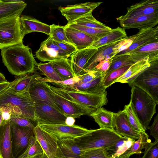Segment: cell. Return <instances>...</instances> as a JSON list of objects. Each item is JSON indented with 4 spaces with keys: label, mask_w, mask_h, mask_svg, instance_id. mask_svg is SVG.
Wrapping results in <instances>:
<instances>
[{
    "label": "cell",
    "mask_w": 158,
    "mask_h": 158,
    "mask_svg": "<svg viewBox=\"0 0 158 158\" xmlns=\"http://www.w3.org/2000/svg\"><path fill=\"white\" fill-rule=\"evenodd\" d=\"M1 55L4 65L14 75L32 73L37 66L31 49L23 43L1 49Z\"/></svg>",
    "instance_id": "6da1fadb"
},
{
    "label": "cell",
    "mask_w": 158,
    "mask_h": 158,
    "mask_svg": "<svg viewBox=\"0 0 158 158\" xmlns=\"http://www.w3.org/2000/svg\"><path fill=\"white\" fill-rule=\"evenodd\" d=\"M3 107L10 109L11 115L24 117L35 122L34 103L28 92L15 94L9 86L0 93V109Z\"/></svg>",
    "instance_id": "7a4b0ae2"
},
{
    "label": "cell",
    "mask_w": 158,
    "mask_h": 158,
    "mask_svg": "<svg viewBox=\"0 0 158 158\" xmlns=\"http://www.w3.org/2000/svg\"><path fill=\"white\" fill-rule=\"evenodd\" d=\"M123 137L114 129L100 128L90 130L75 140L82 151H86L98 148L108 149Z\"/></svg>",
    "instance_id": "3957f363"
},
{
    "label": "cell",
    "mask_w": 158,
    "mask_h": 158,
    "mask_svg": "<svg viewBox=\"0 0 158 158\" xmlns=\"http://www.w3.org/2000/svg\"><path fill=\"white\" fill-rule=\"evenodd\" d=\"M131 87L130 102L136 117L146 131L156 112L157 104L147 93L138 87Z\"/></svg>",
    "instance_id": "277c9868"
},
{
    "label": "cell",
    "mask_w": 158,
    "mask_h": 158,
    "mask_svg": "<svg viewBox=\"0 0 158 158\" xmlns=\"http://www.w3.org/2000/svg\"><path fill=\"white\" fill-rule=\"evenodd\" d=\"M150 65L129 80L127 83L130 86L141 89L158 104V62L150 63Z\"/></svg>",
    "instance_id": "5b68a950"
},
{
    "label": "cell",
    "mask_w": 158,
    "mask_h": 158,
    "mask_svg": "<svg viewBox=\"0 0 158 158\" xmlns=\"http://www.w3.org/2000/svg\"><path fill=\"white\" fill-rule=\"evenodd\" d=\"M46 84L52 91L63 98L96 109L106 105L108 102L106 91L103 94L98 95L55 87L47 82Z\"/></svg>",
    "instance_id": "8992f818"
},
{
    "label": "cell",
    "mask_w": 158,
    "mask_h": 158,
    "mask_svg": "<svg viewBox=\"0 0 158 158\" xmlns=\"http://www.w3.org/2000/svg\"><path fill=\"white\" fill-rule=\"evenodd\" d=\"M20 16L0 20V49L23 43Z\"/></svg>",
    "instance_id": "52a82bcc"
},
{
    "label": "cell",
    "mask_w": 158,
    "mask_h": 158,
    "mask_svg": "<svg viewBox=\"0 0 158 158\" xmlns=\"http://www.w3.org/2000/svg\"><path fill=\"white\" fill-rule=\"evenodd\" d=\"M47 91L59 110L67 117L77 118L84 115H90L96 109L67 99L51 90L44 82Z\"/></svg>",
    "instance_id": "ba28073f"
},
{
    "label": "cell",
    "mask_w": 158,
    "mask_h": 158,
    "mask_svg": "<svg viewBox=\"0 0 158 158\" xmlns=\"http://www.w3.org/2000/svg\"><path fill=\"white\" fill-rule=\"evenodd\" d=\"M33 135V129L19 126L10 121V136L14 158H21Z\"/></svg>",
    "instance_id": "9c48e42d"
},
{
    "label": "cell",
    "mask_w": 158,
    "mask_h": 158,
    "mask_svg": "<svg viewBox=\"0 0 158 158\" xmlns=\"http://www.w3.org/2000/svg\"><path fill=\"white\" fill-rule=\"evenodd\" d=\"M37 125L57 140L75 139L84 135L90 130L77 125L69 126L65 123L56 125L37 124Z\"/></svg>",
    "instance_id": "30bf717a"
},
{
    "label": "cell",
    "mask_w": 158,
    "mask_h": 158,
    "mask_svg": "<svg viewBox=\"0 0 158 158\" xmlns=\"http://www.w3.org/2000/svg\"><path fill=\"white\" fill-rule=\"evenodd\" d=\"M34 103L35 120L37 124L56 125L65 123L67 117L57 108L43 103Z\"/></svg>",
    "instance_id": "8fae6325"
},
{
    "label": "cell",
    "mask_w": 158,
    "mask_h": 158,
    "mask_svg": "<svg viewBox=\"0 0 158 158\" xmlns=\"http://www.w3.org/2000/svg\"><path fill=\"white\" fill-rule=\"evenodd\" d=\"M35 56L41 61L49 62L67 59L70 56L49 37L41 43Z\"/></svg>",
    "instance_id": "7c38bea8"
},
{
    "label": "cell",
    "mask_w": 158,
    "mask_h": 158,
    "mask_svg": "<svg viewBox=\"0 0 158 158\" xmlns=\"http://www.w3.org/2000/svg\"><path fill=\"white\" fill-rule=\"evenodd\" d=\"M102 2H87L68 5L65 7L60 6L58 10L68 21L67 23H69L92 12Z\"/></svg>",
    "instance_id": "4fadbf2b"
},
{
    "label": "cell",
    "mask_w": 158,
    "mask_h": 158,
    "mask_svg": "<svg viewBox=\"0 0 158 158\" xmlns=\"http://www.w3.org/2000/svg\"><path fill=\"white\" fill-rule=\"evenodd\" d=\"M125 38L117 42L98 48L97 51L85 65L84 73L92 70L101 61L108 58H112L117 55V52L124 43Z\"/></svg>",
    "instance_id": "5bb4252c"
},
{
    "label": "cell",
    "mask_w": 158,
    "mask_h": 158,
    "mask_svg": "<svg viewBox=\"0 0 158 158\" xmlns=\"http://www.w3.org/2000/svg\"><path fill=\"white\" fill-rule=\"evenodd\" d=\"M152 15H158V0L141 1L128 7L127 13L119 17L125 19Z\"/></svg>",
    "instance_id": "9a60e30c"
},
{
    "label": "cell",
    "mask_w": 158,
    "mask_h": 158,
    "mask_svg": "<svg viewBox=\"0 0 158 158\" xmlns=\"http://www.w3.org/2000/svg\"><path fill=\"white\" fill-rule=\"evenodd\" d=\"M116 19L124 29L135 28L139 30L155 27L158 23V15L141 16L125 19L119 17Z\"/></svg>",
    "instance_id": "2e32d148"
},
{
    "label": "cell",
    "mask_w": 158,
    "mask_h": 158,
    "mask_svg": "<svg viewBox=\"0 0 158 158\" xmlns=\"http://www.w3.org/2000/svg\"><path fill=\"white\" fill-rule=\"evenodd\" d=\"M114 121L115 131L119 135L135 140L139 139L141 132L135 130L131 126L124 110L114 113Z\"/></svg>",
    "instance_id": "e0dca14e"
},
{
    "label": "cell",
    "mask_w": 158,
    "mask_h": 158,
    "mask_svg": "<svg viewBox=\"0 0 158 158\" xmlns=\"http://www.w3.org/2000/svg\"><path fill=\"white\" fill-rule=\"evenodd\" d=\"M33 132L35 139L48 158H56L58 148L57 140L37 125L34 129Z\"/></svg>",
    "instance_id": "ac0fdd59"
},
{
    "label": "cell",
    "mask_w": 158,
    "mask_h": 158,
    "mask_svg": "<svg viewBox=\"0 0 158 158\" xmlns=\"http://www.w3.org/2000/svg\"><path fill=\"white\" fill-rule=\"evenodd\" d=\"M158 42V27L142 29L135 34V38L131 46L118 54H126L147 44Z\"/></svg>",
    "instance_id": "d6986e66"
},
{
    "label": "cell",
    "mask_w": 158,
    "mask_h": 158,
    "mask_svg": "<svg viewBox=\"0 0 158 158\" xmlns=\"http://www.w3.org/2000/svg\"><path fill=\"white\" fill-rule=\"evenodd\" d=\"M67 39L77 50L89 48L98 40L78 30L65 26Z\"/></svg>",
    "instance_id": "ffe728a7"
},
{
    "label": "cell",
    "mask_w": 158,
    "mask_h": 158,
    "mask_svg": "<svg viewBox=\"0 0 158 158\" xmlns=\"http://www.w3.org/2000/svg\"><path fill=\"white\" fill-rule=\"evenodd\" d=\"M97 50L98 49L88 48L77 50L71 55L70 62L75 76L84 73L85 65Z\"/></svg>",
    "instance_id": "44dd1931"
},
{
    "label": "cell",
    "mask_w": 158,
    "mask_h": 158,
    "mask_svg": "<svg viewBox=\"0 0 158 158\" xmlns=\"http://www.w3.org/2000/svg\"><path fill=\"white\" fill-rule=\"evenodd\" d=\"M135 63L147 58L150 63L158 60V42L145 45L126 53Z\"/></svg>",
    "instance_id": "7402d4cb"
},
{
    "label": "cell",
    "mask_w": 158,
    "mask_h": 158,
    "mask_svg": "<svg viewBox=\"0 0 158 158\" xmlns=\"http://www.w3.org/2000/svg\"><path fill=\"white\" fill-rule=\"evenodd\" d=\"M28 92L34 102L47 104L55 107L59 110L51 98L44 82L37 80L35 78L29 88Z\"/></svg>",
    "instance_id": "603a6c76"
},
{
    "label": "cell",
    "mask_w": 158,
    "mask_h": 158,
    "mask_svg": "<svg viewBox=\"0 0 158 158\" xmlns=\"http://www.w3.org/2000/svg\"><path fill=\"white\" fill-rule=\"evenodd\" d=\"M103 77L104 75L102 74L89 82L76 83L66 86L62 88L91 94L102 95L106 92V89L102 83Z\"/></svg>",
    "instance_id": "cb8c5ba5"
},
{
    "label": "cell",
    "mask_w": 158,
    "mask_h": 158,
    "mask_svg": "<svg viewBox=\"0 0 158 158\" xmlns=\"http://www.w3.org/2000/svg\"><path fill=\"white\" fill-rule=\"evenodd\" d=\"M19 20L22 32L24 36L27 34L33 32H39L48 35H49L50 25L25 15L20 16Z\"/></svg>",
    "instance_id": "d4e9b609"
},
{
    "label": "cell",
    "mask_w": 158,
    "mask_h": 158,
    "mask_svg": "<svg viewBox=\"0 0 158 158\" xmlns=\"http://www.w3.org/2000/svg\"><path fill=\"white\" fill-rule=\"evenodd\" d=\"M27 5L21 0H0V20L20 16Z\"/></svg>",
    "instance_id": "484cf974"
},
{
    "label": "cell",
    "mask_w": 158,
    "mask_h": 158,
    "mask_svg": "<svg viewBox=\"0 0 158 158\" xmlns=\"http://www.w3.org/2000/svg\"><path fill=\"white\" fill-rule=\"evenodd\" d=\"M0 158H14L10 136V121H3L0 126Z\"/></svg>",
    "instance_id": "4316f807"
},
{
    "label": "cell",
    "mask_w": 158,
    "mask_h": 158,
    "mask_svg": "<svg viewBox=\"0 0 158 158\" xmlns=\"http://www.w3.org/2000/svg\"><path fill=\"white\" fill-rule=\"evenodd\" d=\"M58 147L66 158H83L85 151L78 146L75 139L57 140Z\"/></svg>",
    "instance_id": "83f0119b"
},
{
    "label": "cell",
    "mask_w": 158,
    "mask_h": 158,
    "mask_svg": "<svg viewBox=\"0 0 158 158\" xmlns=\"http://www.w3.org/2000/svg\"><path fill=\"white\" fill-rule=\"evenodd\" d=\"M127 37L125 29L118 27L112 29L108 34L94 42L89 48L98 49L102 46L117 42Z\"/></svg>",
    "instance_id": "f1b7e54d"
},
{
    "label": "cell",
    "mask_w": 158,
    "mask_h": 158,
    "mask_svg": "<svg viewBox=\"0 0 158 158\" xmlns=\"http://www.w3.org/2000/svg\"><path fill=\"white\" fill-rule=\"evenodd\" d=\"M114 113L101 107L96 109L90 115L100 128L114 129Z\"/></svg>",
    "instance_id": "f546056e"
},
{
    "label": "cell",
    "mask_w": 158,
    "mask_h": 158,
    "mask_svg": "<svg viewBox=\"0 0 158 158\" xmlns=\"http://www.w3.org/2000/svg\"><path fill=\"white\" fill-rule=\"evenodd\" d=\"M36 74L31 75H21L14 81L10 82L9 88L14 93L21 94L28 92Z\"/></svg>",
    "instance_id": "4dcf8cb0"
},
{
    "label": "cell",
    "mask_w": 158,
    "mask_h": 158,
    "mask_svg": "<svg viewBox=\"0 0 158 158\" xmlns=\"http://www.w3.org/2000/svg\"><path fill=\"white\" fill-rule=\"evenodd\" d=\"M150 65L147 58L139 60L131 65L123 74L115 81L114 83L116 82L127 83L129 80Z\"/></svg>",
    "instance_id": "1f68e13d"
},
{
    "label": "cell",
    "mask_w": 158,
    "mask_h": 158,
    "mask_svg": "<svg viewBox=\"0 0 158 158\" xmlns=\"http://www.w3.org/2000/svg\"><path fill=\"white\" fill-rule=\"evenodd\" d=\"M51 62L54 69L62 81L72 78L75 76L70 61L68 59H61Z\"/></svg>",
    "instance_id": "d6a6232c"
},
{
    "label": "cell",
    "mask_w": 158,
    "mask_h": 158,
    "mask_svg": "<svg viewBox=\"0 0 158 158\" xmlns=\"http://www.w3.org/2000/svg\"><path fill=\"white\" fill-rule=\"evenodd\" d=\"M149 136L145 132H141L138 139L135 141L130 148L119 156L114 158H129L134 154H140L144 149L147 143L149 140Z\"/></svg>",
    "instance_id": "836d02e7"
},
{
    "label": "cell",
    "mask_w": 158,
    "mask_h": 158,
    "mask_svg": "<svg viewBox=\"0 0 158 158\" xmlns=\"http://www.w3.org/2000/svg\"><path fill=\"white\" fill-rule=\"evenodd\" d=\"M135 140L123 137L107 149L110 158L118 157L129 149Z\"/></svg>",
    "instance_id": "e575fe53"
},
{
    "label": "cell",
    "mask_w": 158,
    "mask_h": 158,
    "mask_svg": "<svg viewBox=\"0 0 158 158\" xmlns=\"http://www.w3.org/2000/svg\"><path fill=\"white\" fill-rule=\"evenodd\" d=\"M71 23L97 29H112L97 20L93 15L92 12L89 13L75 21L67 24Z\"/></svg>",
    "instance_id": "d590c367"
},
{
    "label": "cell",
    "mask_w": 158,
    "mask_h": 158,
    "mask_svg": "<svg viewBox=\"0 0 158 158\" xmlns=\"http://www.w3.org/2000/svg\"><path fill=\"white\" fill-rule=\"evenodd\" d=\"M135 63L131 60L130 56L128 54H117L115 55L112 58L111 64L105 73L103 80L114 70L124 66L132 65Z\"/></svg>",
    "instance_id": "8d00e7d4"
},
{
    "label": "cell",
    "mask_w": 158,
    "mask_h": 158,
    "mask_svg": "<svg viewBox=\"0 0 158 158\" xmlns=\"http://www.w3.org/2000/svg\"><path fill=\"white\" fill-rule=\"evenodd\" d=\"M44 153L40 144L33 135L31 137L27 148L20 158H42Z\"/></svg>",
    "instance_id": "74e56055"
},
{
    "label": "cell",
    "mask_w": 158,
    "mask_h": 158,
    "mask_svg": "<svg viewBox=\"0 0 158 158\" xmlns=\"http://www.w3.org/2000/svg\"><path fill=\"white\" fill-rule=\"evenodd\" d=\"M65 26L69 27L81 31L98 40L107 34L111 29H100L88 27L74 24H66Z\"/></svg>",
    "instance_id": "f35d334b"
},
{
    "label": "cell",
    "mask_w": 158,
    "mask_h": 158,
    "mask_svg": "<svg viewBox=\"0 0 158 158\" xmlns=\"http://www.w3.org/2000/svg\"><path fill=\"white\" fill-rule=\"evenodd\" d=\"M49 35V37L56 42L71 44L67 38L64 26L55 24L50 25Z\"/></svg>",
    "instance_id": "ab89813d"
},
{
    "label": "cell",
    "mask_w": 158,
    "mask_h": 158,
    "mask_svg": "<svg viewBox=\"0 0 158 158\" xmlns=\"http://www.w3.org/2000/svg\"><path fill=\"white\" fill-rule=\"evenodd\" d=\"M123 110L125 112L129 123L132 127L140 132H145L136 117L130 102L129 104L125 106Z\"/></svg>",
    "instance_id": "60d3db41"
},
{
    "label": "cell",
    "mask_w": 158,
    "mask_h": 158,
    "mask_svg": "<svg viewBox=\"0 0 158 158\" xmlns=\"http://www.w3.org/2000/svg\"><path fill=\"white\" fill-rule=\"evenodd\" d=\"M37 67L47 79L56 81H62L53 67L51 62L37 64Z\"/></svg>",
    "instance_id": "b9f144b4"
},
{
    "label": "cell",
    "mask_w": 158,
    "mask_h": 158,
    "mask_svg": "<svg viewBox=\"0 0 158 158\" xmlns=\"http://www.w3.org/2000/svg\"><path fill=\"white\" fill-rule=\"evenodd\" d=\"M131 65L121 67L114 70L110 73L103 80L102 83L105 87L106 89L114 83L115 81L123 74Z\"/></svg>",
    "instance_id": "7bdbcfd3"
},
{
    "label": "cell",
    "mask_w": 158,
    "mask_h": 158,
    "mask_svg": "<svg viewBox=\"0 0 158 158\" xmlns=\"http://www.w3.org/2000/svg\"><path fill=\"white\" fill-rule=\"evenodd\" d=\"M142 158H158V141L152 142L150 139L145 145Z\"/></svg>",
    "instance_id": "ee69618b"
},
{
    "label": "cell",
    "mask_w": 158,
    "mask_h": 158,
    "mask_svg": "<svg viewBox=\"0 0 158 158\" xmlns=\"http://www.w3.org/2000/svg\"><path fill=\"white\" fill-rule=\"evenodd\" d=\"M107 149L101 148L85 151L83 158H110L108 156Z\"/></svg>",
    "instance_id": "f6af8a7d"
},
{
    "label": "cell",
    "mask_w": 158,
    "mask_h": 158,
    "mask_svg": "<svg viewBox=\"0 0 158 158\" xmlns=\"http://www.w3.org/2000/svg\"><path fill=\"white\" fill-rule=\"evenodd\" d=\"M10 121L22 127H28L34 130L35 126L30 119L23 117L11 115Z\"/></svg>",
    "instance_id": "bcb514c9"
},
{
    "label": "cell",
    "mask_w": 158,
    "mask_h": 158,
    "mask_svg": "<svg viewBox=\"0 0 158 158\" xmlns=\"http://www.w3.org/2000/svg\"><path fill=\"white\" fill-rule=\"evenodd\" d=\"M102 74H103L97 71L90 70L78 76L79 78V81L78 83H85L89 82Z\"/></svg>",
    "instance_id": "7dc6e473"
},
{
    "label": "cell",
    "mask_w": 158,
    "mask_h": 158,
    "mask_svg": "<svg viewBox=\"0 0 158 158\" xmlns=\"http://www.w3.org/2000/svg\"><path fill=\"white\" fill-rule=\"evenodd\" d=\"M112 58H108L100 61L91 70L100 72L104 74L110 68L111 64Z\"/></svg>",
    "instance_id": "c3c4849f"
},
{
    "label": "cell",
    "mask_w": 158,
    "mask_h": 158,
    "mask_svg": "<svg viewBox=\"0 0 158 158\" xmlns=\"http://www.w3.org/2000/svg\"><path fill=\"white\" fill-rule=\"evenodd\" d=\"M56 42L59 47L70 56L77 51L75 47L72 44Z\"/></svg>",
    "instance_id": "681fc988"
},
{
    "label": "cell",
    "mask_w": 158,
    "mask_h": 158,
    "mask_svg": "<svg viewBox=\"0 0 158 158\" xmlns=\"http://www.w3.org/2000/svg\"><path fill=\"white\" fill-rule=\"evenodd\" d=\"M150 131V134L155 139L158 141V114H157L154 118L152 125L149 127L148 129Z\"/></svg>",
    "instance_id": "f907efd6"
},
{
    "label": "cell",
    "mask_w": 158,
    "mask_h": 158,
    "mask_svg": "<svg viewBox=\"0 0 158 158\" xmlns=\"http://www.w3.org/2000/svg\"><path fill=\"white\" fill-rule=\"evenodd\" d=\"M0 109L2 111L3 121H6L10 120L12 114L11 110L6 107H2Z\"/></svg>",
    "instance_id": "816d5d0a"
},
{
    "label": "cell",
    "mask_w": 158,
    "mask_h": 158,
    "mask_svg": "<svg viewBox=\"0 0 158 158\" xmlns=\"http://www.w3.org/2000/svg\"><path fill=\"white\" fill-rule=\"evenodd\" d=\"M75 122V118L71 116H69L66 117L65 123L68 126H72L74 125Z\"/></svg>",
    "instance_id": "f5cc1de1"
},
{
    "label": "cell",
    "mask_w": 158,
    "mask_h": 158,
    "mask_svg": "<svg viewBox=\"0 0 158 158\" xmlns=\"http://www.w3.org/2000/svg\"><path fill=\"white\" fill-rule=\"evenodd\" d=\"M10 85V82L7 81L0 83V93L8 87Z\"/></svg>",
    "instance_id": "db71d44e"
},
{
    "label": "cell",
    "mask_w": 158,
    "mask_h": 158,
    "mask_svg": "<svg viewBox=\"0 0 158 158\" xmlns=\"http://www.w3.org/2000/svg\"><path fill=\"white\" fill-rule=\"evenodd\" d=\"M56 158H66L63 154L59 147L56 153Z\"/></svg>",
    "instance_id": "11a10c76"
},
{
    "label": "cell",
    "mask_w": 158,
    "mask_h": 158,
    "mask_svg": "<svg viewBox=\"0 0 158 158\" xmlns=\"http://www.w3.org/2000/svg\"><path fill=\"white\" fill-rule=\"evenodd\" d=\"M7 81L4 75L0 73V83L5 82Z\"/></svg>",
    "instance_id": "9f6ffc18"
},
{
    "label": "cell",
    "mask_w": 158,
    "mask_h": 158,
    "mask_svg": "<svg viewBox=\"0 0 158 158\" xmlns=\"http://www.w3.org/2000/svg\"><path fill=\"white\" fill-rule=\"evenodd\" d=\"M3 122V119L2 116V111L0 109V126L2 124Z\"/></svg>",
    "instance_id": "6f0895ef"
},
{
    "label": "cell",
    "mask_w": 158,
    "mask_h": 158,
    "mask_svg": "<svg viewBox=\"0 0 158 158\" xmlns=\"http://www.w3.org/2000/svg\"><path fill=\"white\" fill-rule=\"evenodd\" d=\"M42 158H48V157L44 153V155Z\"/></svg>",
    "instance_id": "680465c9"
}]
</instances>
